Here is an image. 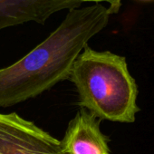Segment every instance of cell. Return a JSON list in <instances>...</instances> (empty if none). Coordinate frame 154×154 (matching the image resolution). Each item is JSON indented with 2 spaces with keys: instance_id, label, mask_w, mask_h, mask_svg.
<instances>
[{
  "instance_id": "cell-1",
  "label": "cell",
  "mask_w": 154,
  "mask_h": 154,
  "mask_svg": "<svg viewBox=\"0 0 154 154\" xmlns=\"http://www.w3.org/2000/svg\"><path fill=\"white\" fill-rule=\"evenodd\" d=\"M110 15L100 4L69 9L45 40L15 63L0 68V107L36 97L69 79L74 61L89 40L106 27Z\"/></svg>"
},
{
  "instance_id": "cell-2",
  "label": "cell",
  "mask_w": 154,
  "mask_h": 154,
  "mask_svg": "<svg viewBox=\"0 0 154 154\" xmlns=\"http://www.w3.org/2000/svg\"><path fill=\"white\" fill-rule=\"evenodd\" d=\"M69 80L76 87L81 108L101 121L135 122L138 88L125 57L86 45L74 61Z\"/></svg>"
},
{
  "instance_id": "cell-3",
  "label": "cell",
  "mask_w": 154,
  "mask_h": 154,
  "mask_svg": "<svg viewBox=\"0 0 154 154\" xmlns=\"http://www.w3.org/2000/svg\"><path fill=\"white\" fill-rule=\"evenodd\" d=\"M0 154H65L61 141L16 112L0 113Z\"/></svg>"
},
{
  "instance_id": "cell-4",
  "label": "cell",
  "mask_w": 154,
  "mask_h": 154,
  "mask_svg": "<svg viewBox=\"0 0 154 154\" xmlns=\"http://www.w3.org/2000/svg\"><path fill=\"white\" fill-rule=\"evenodd\" d=\"M101 120L81 108L71 120L61 146L65 154H111L109 139L100 128Z\"/></svg>"
},
{
  "instance_id": "cell-5",
  "label": "cell",
  "mask_w": 154,
  "mask_h": 154,
  "mask_svg": "<svg viewBox=\"0 0 154 154\" xmlns=\"http://www.w3.org/2000/svg\"><path fill=\"white\" fill-rule=\"evenodd\" d=\"M81 5L72 0H0V30L27 22L45 24L53 14Z\"/></svg>"
},
{
  "instance_id": "cell-6",
  "label": "cell",
  "mask_w": 154,
  "mask_h": 154,
  "mask_svg": "<svg viewBox=\"0 0 154 154\" xmlns=\"http://www.w3.org/2000/svg\"><path fill=\"white\" fill-rule=\"evenodd\" d=\"M72 1L79 2V3H84V2H94L96 4H99L101 2H106L110 5L108 8V10L110 14L117 13L122 6V0H72Z\"/></svg>"
}]
</instances>
